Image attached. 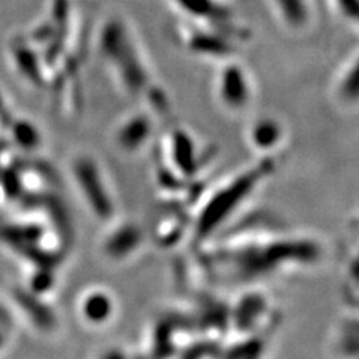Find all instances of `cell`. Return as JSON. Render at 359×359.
Listing matches in <instances>:
<instances>
[{
    "label": "cell",
    "mask_w": 359,
    "mask_h": 359,
    "mask_svg": "<svg viewBox=\"0 0 359 359\" xmlns=\"http://www.w3.org/2000/svg\"><path fill=\"white\" fill-rule=\"evenodd\" d=\"M219 102L232 112H240L250 105L253 99L252 78L238 63L224 65L216 80Z\"/></svg>",
    "instance_id": "obj_1"
},
{
    "label": "cell",
    "mask_w": 359,
    "mask_h": 359,
    "mask_svg": "<svg viewBox=\"0 0 359 359\" xmlns=\"http://www.w3.org/2000/svg\"><path fill=\"white\" fill-rule=\"evenodd\" d=\"M274 14L282 26L290 32H302L313 21L311 0H269Z\"/></svg>",
    "instance_id": "obj_2"
},
{
    "label": "cell",
    "mask_w": 359,
    "mask_h": 359,
    "mask_svg": "<svg viewBox=\"0 0 359 359\" xmlns=\"http://www.w3.org/2000/svg\"><path fill=\"white\" fill-rule=\"evenodd\" d=\"M334 97L346 108L359 107V50L347 60L334 83Z\"/></svg>",
    "instance_id": "obj_3"
},
{
    "label": "cell",
    "mask_w": 359,
    "mask_h": 359,
    "mask_svg": "<svg viewBox=\"0 0 359 359\" xmlns=\"http://www.w3.org/2000/svg\"><path fill=\"white\" fill-rule=\"evenodd\" d=\"M250 142L256 149L268 151L277 147L283 138V128L276 118L262 117L257 118L250 126Z\"/></svg>",
    "instance_id": "obj_4"
},
{
    "label": "cell",
    "mask_w": 359,
    "mask_h": 359,
    "mask_svg": "<svg viewBox=\"0 0 359 359\" xmlns=\"http://www.w3.org/2000/svg\"><path fill=\"white\" fill-rule=\"evenodd\" d=\"M332 5L347 25L359 30V0H332Z\"/></svg>",
    "instance_id": "obj_5"
}]
</instances>
